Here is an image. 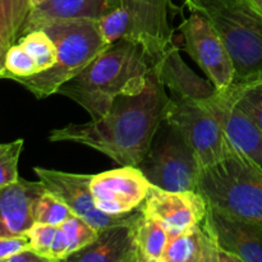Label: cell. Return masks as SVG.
Here are the masks:
<instances>
[{
	"mask_svg": "<svg viewBox=\"0 0 262 262\" xmlns=\"http://www.w3.org/2000/svg\"><path fill=\"white\" fill-rule=\"evenodd\" d=\"M170 102L171 97L152 69L140 94L117 97L101 119L53 129L49 140L79 143L104 154L119 165L138 166L166 119Z\"/></svg>",
	"mask_w": 262,
	"mask_h": 262,
	"instance_id": "1",
	"label": "cell"
},
{
	"mask_svg": "<svg viewBox=\"0 0 262 262\" xmlns=\"http://www.w3.org/2000/svg\"><path fill=\"white\" fill-rule=\"evenodd\" d=\"M156 60L141 43L118 40L66 82L58 94L83 107L91 120H99L107 114L117 97L137 95L145 89Z\"/></svg>",
	"mask_w": 262,
	"mask_h": 262,
	"instance_id": "2",
	"label": "cell"
},
{
	"mask_svg": "<svg viewBox=\"0 0 262 262\" xmlns=\"http://www.w3.org/2000/svg\"><path fill=\"white\" fill-rule=\"evenodd\" d=\"M211 25L234 67L232 86L262 81V8L255 0H183Z\"/></svg>",
	"mask_w": 262,
	"mask_h": 262,
	"instance_id": "3",
	"label": "cell"
},
{
	"mask_svg": "<svg viewBox=\"0 0 262 262\" xmlns=\"http://www.w3.org/2000/svg\"><path fill=\"white\" fill-rule=\"evenodd\" d=\"M197 192L210 209L262 225V165L235 146L201 169Z\"/></svg>",
	"mask_w": 262,
	"mask_h": 262,
	"instance_id": "4",
	"label": "cell"
},
{
	"mask_svg": "<svg viewBox=\"0 0 262 262\" xmlns=\"http://www.w3.org/2000/svg\"><path fill=\"white\" fill-rule=\"evenodd\" d=\"M38 30L45 31L55 43L58 50L55 66L42 73L12 79L37 99L58 94L66 82L81 73L110 46L102 36L99 20L94 18L55 19Z\"/></svg>",
	"mask_w": 262,
	"mask_h": 262,
	"instance_id": "5",
	"label": "cell"
},
{
	"mask_svg": "<svg viewBox=\"0 0 262 262\" xmlns=\"http://www.w3.org/2000/svg\"><path fill=\"white\" fill-rule=\"evenodd\" d=\"M169 4L170 0H107L97 19L105 41H135L159 58L173 42Z\"/></svg>",
	"mask_w": 262,
	"mask_h": 262,
	"instance_id": "6",
	"label": "cell"
},
{
	"mask_svg": "<svg viewBox=\"0 0 262 262\" xmlns=\"http://www.w3.org/2000/svg\"><path fill=\"white\" fill-rule=\"evenodd\" d=\"M137 168L152 186L166 191H197L202 169L193 148L166 119Z\"/></svg>",
	"mask_w": 262,
	"mask_h": 262,
	"instance_id": "7",
	"label": "cell"
},
{
	"mask_svg": "<svg viewBox=\"0 0 262 262\" xmlns=\"http://www.w3.org/2000/svg\"><path fill=\"white\" fill-rule=\"evenodd\" d=\"M166 120L182 133L193 148L202 169L224 159L234 147L220 120L207 104L171 99Z\"/></svg>",
	"mask_w": 262,
	"mask_h": 262,
	"instance_id": "8",
	"label": "cell"
},
{
	"mask_svg": "<svg viewBox=\"0 0 262 262\" xmlns=\"http://www.w3.org/2000/svg\"><path fill=\"white\" fill-rule=\"evenodd\" d=\"M184 50L204 71L215 89H229L234 81V67L223 41L209 22L199 13H191L178 27Z\"/></svg>",
	"mask_w": 262,
	"mask_h": 262,
	"instance_id": "9",
	"label": "cell"
},
{
	"mask_svg": "<svg viewBox=\"0 0 262 262\" xmlns=\"http://www.w3.org/2000/svg\"><path fill=\"white\" fill-rule=\"evenodd\" d=\"M33 170L46 191L58 197L76 216L83 219L99 232L104 228L123 222L132 214L129 212L114 216L100 211L95 205L91 192V181L94 178L91 174L67 173L41 166H36Z\"/></svg>",
	"mask_w": 262,
	"mask_h": 262,
	"instance_id": "10",
	"label": "cell"
},
{
	"mask_svg": "<svg viewBox=\"0 0 262 262\" xmlns=\"http://www.w3.org/2000/svg\"><path fill=\"white\" fill-rule=\"evenodd\" d=\"M151 183L140 168L120 165V168L94 176L91 192L95 205L107 215L129 214L145 201Z\"/></svg>",
	"mask_w": 262,
	"mask_h": 262,
	"instance_id": "11",
	"label": "cell"
},
{
	"mask_svg": "<svg viewBox=\"0 0 262 262\" xmlns=\"http://www.w3.org/2000/svg\"><path fill=\"white\" fill-rule=\"evenodd\" d=\"M140 211L166 228L171 237L206 217L209 206L197 191H166L151 184Z\"/></svg>",
	"mask_w": 262,
	"mask_h": 262,
	"instance_id": "12",
	"label": "cell"
},
{
	"mask_svg": "<svg viewBox=\"0 0 262 262\" xmlns=\"http://www.w3.org/2000/svg\"><path fill=\"white\" fill-rule=\"evenodd\" d=\"M154 69L159 81L170 90V97L177 101L206 104L216 94V89L209 79L197 76L187 66L174 42L160 54Z\"/></svg>",
	"mask_w": 262,
	"mask_h": 262,
	"instance_id": "13",
	"label": "cell"
},
{
	"mask_svg": "<svg viewBox=\"0 0 262 262\" xmlns=\"http://www.w3.org/2000/svg\"><path fill=\"white\" fill-rule=\"evenodd\" d=\"M45 191L40 181L20 178L14 183L0 187V235H26V232L35 224L36 201Z\"/></svg>",
	"mask_w": 262,
	"mask_h": 262,
	"instance_id": "14",
	"label": "cell"
},
{
	"mask_svg": "<svg viewBox=\"0 0 262 262\" xmlns=\"http://www.w3.org/2000/svg\"><path fill=\"white\" fill-rule=\"evenodd\" d=\"M220 247L239 262H262V225L228 216L214 209L207 211Z\"/></svg>",
	"mask_w": 262,
	"mask_h": 262,
	"instance_id": "15",
	"label": "cell"
},
{
	"mask_svg": "<svg viewBox=\"0 0 262 262\" xmlns=\"http://www.w3.org/2000/svg\"><path fill=\"white\" fill-rule=\"evenodd\" d=\"M206 104L220 120L230 142L262 165V130L235 104L228 90H216V94Z\"/></svg>",
	"mask_w": 262,
	"mask_h": 262,
	"instance_id": "16",
	"label": "cell"
},
{
	"mask_svg": "<svg viewBox=\"0 0 262 262\" xmlns=\"http://www.w3.org/2000/svg\"><path fill=\"white\" fill-rule=\"evenodd\" d=\"M161 262H239L225 252L217 243L207 215L202 222L174 235L164 252Z\"/></svg>",
	"mask_w": 262,
	"mask_h": 262,
	"instance_id": "17",
	"label": "cell"
},
{
	"mask_svg": "<svg viewBox=\"0 0 262 262\" xmlns=\"http://www.w3.org/2000/svg\"><path fill=\"white\" fill-rule=\"evenodd\" d=\"M137 211V210H136ZM136 211L123 222L100 230L96 239L78 252L73 253L69 262H137L132 239L130 223Z\"/></svg>",
	"mask_w": 262,
	"mask_h": 262,
	"instance_id": "18",
	"label": "cell"
},
{
	"mask_svg": "<svg viewBox=\"0 0 262 262\" xmlns=\"http://www.w3.org/2000/svg\"><path fill=\"white\" fill-rule=\"evenodd\" d=\"M107 0H45L33 7L26 19L20 36L38 30L45 23L55 19L94 18L99 19Z\"/></svg>",
	"mask_w": 262,
	"mask_h": 262,
	"instance_id": "19",
	"label": "cell"
},
{
	"mask_svg": "<svg viewBox=\"0 0 262 262\" xmlns=\"http://www.w3.org/2000/svg\"><path fill=\"white\" fill-rule=\"evenodd\" d=\"M130 230L137 262H161L171 238L166 228L137 209Z\"/></svg>",
	"mask_w": 262,
	"mask_h": 262,
	"instance_id": "20",
	"label": "cell"
},
{
	"mask_svg": "<svg viewBox=\"0 0 262 262\" xmlns=\"http://www.w3.org/2000/svg\"><path fill=\"white\" fill-rule=\"evenodd\" d=\"M97 234L99 230L83 219L73 215L56 228L55 239L49 258L51 262L67 261L73 253L94 242Z\"/></svg>",
	"mask_w": 262,
	"mask_h": 262,
	"instance_id": "21",
	"label": "cell"
},
{
	"mask_svg": "<svg viewBox=\"0 0 262 262\" xmlns=\"http://www.w3.org/2000/svg\"><path fill=\"white\" fill-rule=\"evenodd\" d=\"M31 9L30 0H0V78L5 71V56L20 37Z\"/></svg>",
	"mask_w": 262,
	"mask_h": 262,
	"instance_id": "22",
	"label": "cell"
},
{
	"mask_svg": "<svg viewBox=\"0 0 262 262\" xmlns=\"http://www.w3.org/2000/svg\"><path fill=\"white\" fill-rule=\"evenodd\" d=\"M19 42L28 51L37 66L38 73L48 71L58 60V50L50 36L43 30H35L20 36Z\"/></svg>",
	"mask_w": 262,
	"mask_h": 262,
	"instance_id": "23",
	"label": "cell"
},
{
	"mask_svg": "<svg viewBox=\"0 0 262 262\" xmlns=\"http://www.w3.org/2000/svg\"><path fill=\"white\" fill-rule=\"evenodd\" d=\"M73 215L71 209L64 202L48 191L38 197L33 209L35 223L54 225V227L61 225Z\"/></svg>",
	"mask_w": 262,
	"mask_h": 262,
	"instance_id": "24",
	"label": "cell"
},
{
	"mask_svg": "<svg viewBox=\"0 0 262 262\" xmlns=\"http://www.w3.org/2000/svg\"><path fill=\"white\" fill-rule=\"evenodd\" d=\"M227 90L234 99L235 104L262 130V81L246 86H230Z\"/></svg>",
	"mask_w": 262,
	"mask_h": 262,
	"instance_id": "25",
	"label": "cell"
},
{
	"mask_svg": "<svg viewBox=\"0 0 262 262\" xmlns=\"http://www.w3.org/2000/svg\"><path fill=\"white\" fill-rule=\"evenodd\" d=\"M37 73V66L32 56L19 42H15L5 56V71L2 78L14 79L19 77H30Z\"/></svg>",
	"mask_w": 262,
	"mask_h": 262,
	"instance_id": "26",
	"label": "cell"
},
{
	"mask_svg": "<svg viewBox=\"0 0 262 262\" xmlns=\"http://www.w3.org/2000/svg\"><path fill=\"white\" fill-rule=\"evenodd\" d=\"M25 141L22 138L9 143H0V187L8 186L19 179L18 163Z\"/></svg>",
	"mask_w": 262,
	"mask_h": 262,
	"instance_id": "27",
	"label": "cell"
},
{
	"mask_svg": "<svg viewBox=\"0 0 262 262\" xmlns=\"http://www.w3.org/2000/svg\"><path fill=\"white\" fill-rule=\"evenodd\" d=\"M56 228L54 225L41 224V223H35L30 229L26 232L28 241H30V246L42 257H45L49 262L50 258V251L53 247L54 239H55Z\"/></svg>",
	"mask_w": 262,
	"mask_h": 262,
	"instance_id": "28",
	"label": "cell"
},
{
	"mask_svg": "<svg viewBox=\"0 0 262 262\" xmlns=\"http://www.w3.org/2000/svg\"><path fill=\"white\" fill-rule=\"evenodd\" d=\"M27 247H30L27 235H17V237L0 235V262H8L12 256Z\"/></svg>",
	"mask_w": 262,
	"mask_h": 262,
	"instance_id": "29",
	"label": "cell"
},
{
	"mask_svg": "<svg viewBox=\"0 0 262 262\" xmlns=\"http://www.w3.org/2000/svg\"><path fill=\"white\" fill-rule=\"evenodd\" d=\"M8 262H49L45 257L38 255L32 247H27L8 260Z\"/></svg>",
	"mask_w": 262,
	"mask_h": 262,
	"instance_id": "30",
	"label": "cell"
},
{
	"mask_svg": "<svg viewBox=\"0 0 262 262\" xmlns=\"http://www.w3.org/2000/svg\"><path fill=\"white\" fill-rule=\"evenodd\" d=\"M45 2V0H30V3H31V5H32V8L33 7H37V5H40L41 3H43Z\"/></svg>",
	"mask_w": 262,
	"mask_h": 262,
	"instance_id": "31",
	"label": "cell"
},
{
	"mask_svg": "<svg viewBox=\"0 0 262 262\" xmlns=\"http://www.w3.org/2000/svg\"><path fill=\"white\" fill-rule=\"evenodd\" d=\"M255 2L257 3V4H258V7L262 8V0H255Z\"/></svg>",
	"mask_w": 262,
	"mask_h": 262,
	"instance_id": "32",
	"label": "cell"
}]
</instances>
